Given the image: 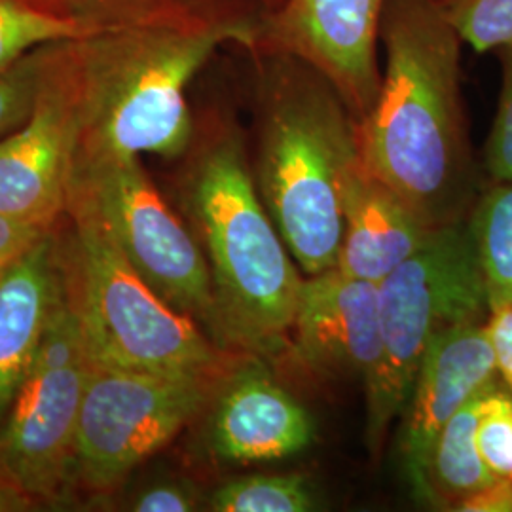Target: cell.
I'll return each instance as SVG.
<instances>
[{
	"label": "cell",
	"mask_w": 512,
	"mask_h": 512,
	"mask_svg": "<svg viewBox=\"0 0 512 512\" xmlns=\"http://www.w3.org/2000/svg\"><path fill=\"white\" fill-rule=\"evenodd\" d=\"M59 283L93 363L156 374H217L238 357L173 310L131 270L90 211L55 226Z\"/></svg>",
	"instance_id": "5"
},
{
	"label": "cell",
	"mask_w": 512,
	"mask_h": 512,
	"mask_svg": "<svg viewBox=\"0 0 512 512\" xmlns=\"http://www.w3.org/2000/svg\"><path fill=\"white\" fill-rule=\"evenodd\" d=\"M179 160L177 207L207 260L217 344L272 359L289 348L304 274L258 194L249 137L232 114L209 112Z\"/></svg>",
	"instance_id": "3"
},
{
	"label": "cell",
	"mask_w": 512,
	"mask_h": 512,
	"mask_svg": "<svg viewBox=\"0 0 512 512\" xmlns=\"http://www.w3.org/2000/svg\"><path fill=\"white\" fill-rule=\"evenodd\" d=\"M382 351L365 382L366 446L376 456L408 403L421 361L452 327L486 321L488 287L469 222L440 226L378 285Z\"/></svg>",
	"instance_id": "6"
},
{
	"label": "cell",
	"mask_w": 512,
	"mask_h": 512,
	"mask_svg": "<svg viewBox=\"0 0 512 512\" xmlns=\"http://www.w3.org/2000/svg\"><path fill=\"white\" fill-rule=\"evenodd\" d=\"M435 230L359 160L344 188V234L334 268L380 285Z\"/></svg>",
	"instance_id": "15"
},
{
	"label": "cell",
	"mask_w": 512,
	"mask_h": 512,
	"mask_svg": "<svg viewBox=\"0 0 512 512\" xmlns=\"http://www.w3.org/2000/svg\"><path fill=\"white\" fill-rule=\"evenodd\" d=\"M380 46V90L359 120L361 162L429 226L469 219L488 181L463 107V40L440 0H387Z\"/></svg>",
	"instance_id": "2"
},
{
	"label": "cell",
	"mask_w": 512,
	"mask_h": 512,
	"mask_svg": "<svg viewBox=\"0 0 512 512\" xmlns=\"http://www.w3.org/2000/svg\"><path fill=\"white\" fill-rule=\"evenodd\" d=\"M57 293L54 228L0 281V427L33 363Z\"/></svg>",
	"instance_id": "16"
},
{
	"label": "cell",
	"mask_w": 512,
	"mask_h": 512,
	"mask_svg": "<svg viewBox=\"0 0 512 512\" xmlns=\"http://www.w3.org/2000/svg\"><path fill=\"white\" fill-rule=\"evenodd\" d=\"M99 23V14H65L33 0H0V71L40 48L84 38Z\"/></svg>",
	"instance_id": "18"
},
{
	"label": "cell",
	"mask_w": 512,
	"mask_h": 512,
	"mask_svg": "<svg viewBox=\"0 0 512 512\" xmlns=\"http://www.w3.org/2000/svg\"><path fill=\"white\" fill-rule=\"evenodd\" d=\"M42 511L40 503L27 492L10 463L0 452V512Z\"/></svg>",
	"instance_id": "28"
},
{
	"label": "cell",
	"mask_w": 512,
	"mask_h": 512,
	"mask_svg": "<svg viewBox=\"0 0 512 512\" xmlns=\"http://www.w3.org/2000/svg\"><path fill=\"white\" fill-rule=\"evenodd\" d=\"M92 365L59 283L33 363L0 427V452L42 511L69 501L76 425Z\"/></svg>",
	"instance_id": "9"
},
{
	"label": "cell",
	"mask_w": 512,
	"mask_h": 512,
	"mask_svg": "<svg viewBox=\"0 0 512 512\" xmlns=\"http://www.w3.org/2000/svg\"><path fill=\"white\" fill-rule=\"evenodd\" d=\"M499 378L486 321L442 332L427 349L404 406L399 452L414 495L425 497L427 461L440 429Z\"/></svg>",
	"instance_id": "14"
},
{
	"label": "cell",
	"mask_w": 512,
	"mask_h": 512,
	"mask_svg": "<svg viewBox=\"0 0 512 512\" xmlns=\"http://www.w3.org/2000/svg\"><path fill=\"white\" fill-rule=\"evenodd\" d=\"M459 512H512V484L494 480L459 505Z\"/></svg>",
	"instance_id": "30"
},
{
	"label": "cell",
	"mask_w": 512,
	"mask_h": 512,
	"mask_svg": "<svg viewBox=\"0 0 512 512\" xmlns=\"http://www.w3.org/2000/svg\"><path fill=\"white\" fill-rule=\"evenodd\" d=\"M495 55L501 67V92L480 162L488 183H512V40Z\"/></svg>",
	"instance_id": "25"
},
{
	"label": "cell",
	"mask_w": 512,
	"mask_h": 512,
	"mask_svg": "<svg viewBox=\"0 0 512 512\" xmlns=\"http://www.w3.org/2000/svg\"><path fill=\"white\" fill-rule=\"evenodd\" d=\"M266 10L251 0H135L71 42L78 156L179 160L196 118L188 88L224 46L249 52Z\"/></svg>",
	"instance_id": "1"
},
{
	"label": "cell",
	"mask_w": 512,
	"mask_h": 512,
	"mask_svg": "<svg viewBox=\"0 0 512 512\" xmlns=\"http://www.w3.org/2000/svg\"><path fill=\"white\" fill-rule=\"evenodd\" d=\"M50 230L54 228L0 215V281Z\"/></svg>",
	"instance_id": "26"
},
{
	"label": "cell",
	"mask_w": 512,
	"mask_h": 512,
	"mask_svg": "<svg viewBox=\"0 0 512 512\" xmlns=\"http://www.w3.org/2000/svg\"><path fill=\"white\" fill-rule=\"evenodd\" d=\"M52 46L40 48L10 69L0 71V139L16 131L29 118L46 73Z\"/></svg>",
	"instance_id": "24"
},
{
	"label": "cell",
	"mask_w": 512,
	"mask_h": 512,
	"mask_svg": "<svg viewBox=\"0 0 512 512\" xmlns=\"http://www.w3.org/2000/svg\"><path fill=\"white\" fill-rule=\"evenodd\" d=\"M289 349L317 376L357 378L365 384L382 351L378 285L336 268L304 275Z\"/></svg>",
	"instance_id": "13"
},
{
	"label": "cell",
	"mask_w": 512,
	"mask_h": 512,
	"mask_svg": "<svg viewBox=\"0 0 512 512\" xmlns=\"http://www.w3.org/2000/svg\"><path fill=\"white\" fill-rule=\"evenodd\" d=\"M200 420L209 454L232 465L291 458L315 440L310 412L256 355L234 359Z\"/></svg>",
	"instance_id": "12"
},
{
	"label": "cell",
	"mask_w": 512,
	"mask_h": 512,
	"mask_svg": "<svg viewBox=\"0 0 512 512\" xmlns=\"http://www.w3.org/2000/svg\"><path fill=\"white\" fill-rule=\"evenodd\" d=\"M80 143L71 42L54 44L35 107L0 139V215L55 228L65 217Z\"/></svg>",
	"instance_id": "10"
},
{
	"label": "cell",
	"mask_w": 512,
	"mask_h": 512,
	"mask_svg": "<svg viewBox=\"0 0 512 512\" xmlns=\"http://www.w3.org/2000/svg\"><path fill=\"white\" fill-rule=\"evenodd\" d=\"M476 444L492 475L512 484V395L499 384L484 397Z\"/></svg>",
	"instance_id": "23"
},
{
	"label": "cell",
	"mask_w": 512,
	"mask_h": 512,
	"mask_svg": "<svg viewBox=\"0 0 512 512\" xmlns=\"http://www.w3.org/2000/svg\"><path fill=\"white\" fill-rule=\"evenodd\" d=\"M226 370L156 374L93 363L76 425L67 505L99 511L143 463L202 418Z\"/></svg>",
	"instance_id": "7"
},
{
	"label": "cell",
	"mask_w": 512,
	"mask_h": 512,
	"mask_svg": "<svg viewBox=\"0 0 512 512\" xmlns=\"http://www.w3.org/2000/svg\"><path fill=\"white\" fill-rule=\"evenodd\" d=\"M497 384V382H495ZM492 387V385H490ZM486 387L446 421L433 442L427 471L423 503L435 509L458 511L459 505L497 480L476 444V429L482 414Z\"/></svg>",
	"instance_id": "17"
},
{
	"label": "cell",
	"mask_w": 512,
	"mask_h": 512,
	"mask_svg": "<svg viewBox=\"0 0 512 512\" xmlns=\"http://www.w3.org/2000/svg\"><path fill=\"white\" fill-rule=\"evenodd\" d=\"M488 302L512 300V183H488L469 215Z\"/></svg>",
	"instance_id": "19"
},
{
	"label": "cell",
	"mask_w": 512,
	"mask_h": 512,
	"mask_svg": "<svg viewBox=\"0 0 512 512\" xmlns=\"http://www.w3.org/2000/svg\"><path fill=\"white\" fill-rule=\"evenodd\" d=\"M69 203L90 211L131 270L217 344V310L202 247L165 202L141 156H78Z\"/></svg>",
	"instance_id": "8"
},
{
	"label": "cell",
	"mask_w": 512,
	"mask_h": 512,
	"mask_svg": "<svg viewBox=\"0 0 512 512\" xmlns=\"http://www.w3.org/2000/svg\"><path fill=\"white\" fill-rule=\"evenodd\" d=\"M256 188L304 275L336 266L344 188L359 164V120L323 73L300 57L249 52Z\"/></svg>",
	"instance_id": "4"
},
{
	"label": "cell",
	"mask_w": 512,
	"mask_h": 512,
	"mask_svg": "<svg viewBox=\"0 0 512 512\" xmlns=\"http://www.w3.org/2000/svg\"><path fill=\"white\" fill-rule=\"evenodd\" d=\"M207 495L186 476H158L139 484H122L99 511L192 512L202 511Z\"/></svg>",
	"instance_id": "21"
},
{
	"label": "cell",
	"mask_w": 512,
	"mask_h": 512,
	"mask_svg": "<svg viewBox=\"0 0 512 512\" xmlns=\"http://www.w3.org/2000/svg\"><path fill=\"white\" fill-rule=\"evenodd\" d=\"M44 8L65 12V14H105L118 6H126L135 0H33ZM262 6L266 12L277 8L283 0H251Z\"/></svg>",
	"instance_id": "29"
},
{
	"label": "cell",
	"mask_w": 512,
	"mask_h": 512,
	"mask_svg": "<svg viewBox=\"0 0 512 512\" xmlns=\"http://www.w3.org/2000/svg\"><path fill=\"white\" fill-rule=\"evenodd\" d=\"M463 44L478 54L497 52L512 40V0H440Z\"/></svg>",
	"instance_id": "22"
},
{
	"label": "cell",
	"mask_w": 512,
	"mask_h": 512,
	"mask_svg": "<svg viewBox=\"0 0 512 512\" xmlns=\"http://www.w3.org/2000/svg\"><path fill=\"white\" fill-rule=\"evenodd\" d=\"M310 482L296 475H251L232 478L207 494V511L310 512L317 509Z\"/></svg>",
	"instance_id": "20"
},
{
	"label": "cell",
	"mask_w": 512,
	"mask_h": 512,
	"mask_svg": "<svg viewBox=\"0 0 512 512\" xmlns=\"http://www.w3.org/2000/svg\"><path fill=\"white\" fill-rule=\"evenodd\" d=\"M387 0H283L264 12L249 52L304 59L325 74L361 120L380 82V21ZM245 52V54H249Z\"/></svg>",
	"instance_id": "11"
},
{
	"label": "cell",
	"mask_w": 512,
	"mask_h": 512,
	"mask_svg": "<svg viewBox=\"0 0 512 512\" xmlns=\"http://www.w3.org/2000/svg\"><path fill=\"white\" fill-rule=\"evenodd\" d=\"M486 330L494 349L497 374L512 395V300L490 306Z\"/></svg>",
	"instance_id": "27"
}]
</instances>
